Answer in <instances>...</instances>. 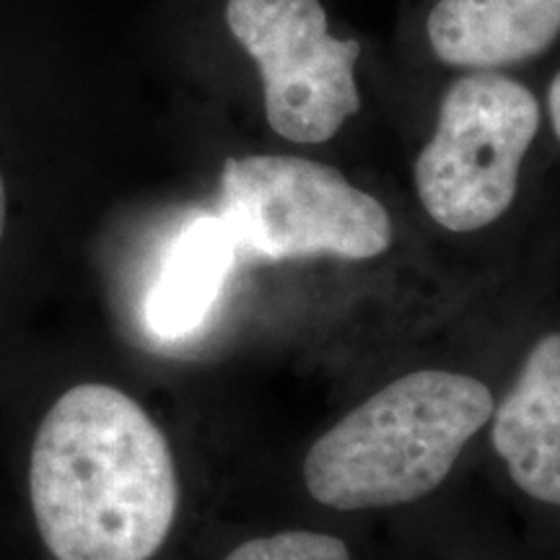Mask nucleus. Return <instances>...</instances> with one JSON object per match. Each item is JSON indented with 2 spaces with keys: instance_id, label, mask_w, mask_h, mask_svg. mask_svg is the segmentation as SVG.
Returning <instances> with one entry per match:
<instances>
[{
  "instance_id": "obj_1",
  "label": "nucleus",
  "mask_w": 560,
  "mask_h": 560,
  "mask_svg": "<svg viewBox=\"0 0 560 560\" xmlns=\"http://www.w3.org/2000/svg\"><path fill=\"white\" fill-rule=\"evenodd\" d=\"M39 535L58 560H151L179 503L170 441L109 384H79L39 423L30 470Z\"/></svg>"
},
{
  "instance_id": "obj_2",
  "label": "nucleus",
  "mask_w": 560,
  "mask_h": 560,
  "mask_svg": "<svg viewBox=\"0 0 560 560\" xmlns=\"http://www.w3.org/2000/svg\"><path fill=\"white\" fill-rule=\"evenodd\" d=\"M493 410L490 389L467 374L402 376L314 441L304 459L306 490L338 511L423 499L450 478L467 441Z\"/></svg>"
},
{
  "instance_id": "obj_3",
  "label": "nucleus",
  "mask_w": 560,
  "mask_h": 560,
  "mask_svg": "<svg viewBox=\"0 0 560 560\" xmlns=\"http://www.w3.org/2000/svg\"><path fill=\"white\" fill-rule=\"evenodd\" d=\"M223 208L236 247L260 260H371L389 249L387 208L332 166L301 156L229 159Z\"/></svg>"
},
{
  "instance_id": "obj_4",
  "label": "nucleus",
  "mask_w": 560,
  "mask_h": 560,
  "mask_svg": "<svg viewBox=\"0 0 560 560\" xmlns=\"http://www.w3.org/2000/svg\"><path fill=\"white\" fill-rule=\"evenodd\" d=\"M540 130V104L520 81L472 70L450 86L433 138L416 161V187L441 229L470 234L499 221L520 187Z\"/></svg>"
},
{
  "instance_id": "obj_5",
  "label": "nucleus",
  "mask_w": 560,
  "mask_h": 560,
  "mask_svg": "<svg viewBox=\"0 0 560 560\" xmlns=\"http://www.w3.org/2000/svg\"><path fill=\"white\" fill-rule=\"evenodd\" d=\"M226 24L260 68L265 115L280 138L325 143L361 109V47L332 37L319 0H229Z\"/></svg>"
},
{
  "instance_id": "obj_6",
  "label": "nucleus",
  "mask_w": 560,
  "mask_h": 560,
  "mask_svg": "<svg viewBox=\"0 0 560 560\" xmlns=\"http://www.w3.org/2000/svg\"><path fill=\"white\" fill-rule=\"evenodd\" d=\"M490 420L493 446L516 488L560 506V332L537 340Z\"/></svg>"
},
{
  "instance_id": "obj_7",
  "label": "nucleus",
  "mask_w": 560,
  "mask_h": 560,
  "mask_svg": "<svg viewBox=\"0 0 560 560\" xmlns=\"http://www.w3.org/2000/svg\"><path fill=\"white\" fill-rule=\"evenodd\" d=\"M425 32L446 66L499 70L556 45L560 0H439Z\"/></svg>"
},
{
  "instance_id": "obj_8",
  "label": "nucleus",
  "mask_w": 560,
  "mask_h": 560,
  "mask_svg": "<svg viewBox=\"0 0 560 560\" xmlns=\"http://www.w3.org/2000/svg\"><path fill=\"white\" fill-rule=\"evenodd\" d=\"M240 247L219 215H195L166 247L145 296V325L159 340L198 332L219 301Z\"/></svg>"
},
{
  "instance_id": "obj_9",
  "label": "nucleus",
  "mask_w": 560,
  "mask_h": 560,
  "mask_svg": "<svg viewBox=\"0 0 560 560\" xmlns=\"http://www.w3.org/2000/svg\"><path fill=\"white\" fill-rule=\"evenodd\" d=\"M223 560H350V550L332 535L289 529L244 542Z\"/></svg>"
},
{
  "instance_id": "obj_10",
  "label": "nucleus",
  "mask_w": 560,
  "mask_h": 560,
  "mask_svg": "<svg viewBox=\"0 0 560 560\" xmlns=\"http://www.w3.org/2000/svg\"><path fill=\"white\" fill-rule=\"evenodd\" d=\"M548 112H550V122H552V130H556V136L560 140V70L558 75L552 79L550 83V91H548Z\"/></svg>"
},
{
  "instance_id": "obj_11",
  "label": "nucleus",
  "mask_w": 560,
  "mask_h": 560,
  "mask_svg": "<svg viewBox=\"0 0 560 560\" xmlns=\"http://www.w3.org/2000/svg\"><path fill=\"white\" fill-rule=\"evenodd\" d=\"M3 229H5V187H3V177H0V242H3Z\"/></svg>"
}]
</instances>
